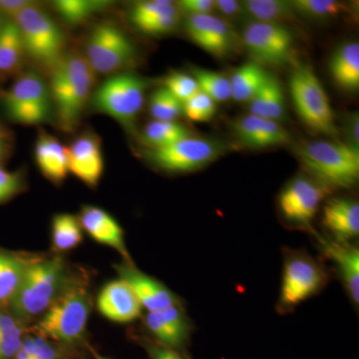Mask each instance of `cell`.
I'll return each instance as SVG.
<instances>
[{
	"label": "cell",
	"mask_w": 359,
	"mask_h": 359,
	"mask_svg": "<svg viewBox=\"0 0 359 359\" xmlns=\"http://www.w3.org/2000/svg\"><path fill=\"white\" fill-rule=\"evenodd\" d=\"M180 22H181V13H180L178 7H176L174 11L146 21V22L137 26L136 28L145 34L159 36V35L169 34V33L173 32L178 27Z\"/></svg>",
	"instance_id": "cell-42"
},
{
	"label": "cell",
	"mask_w": 359,
	"mask_h": 359,
	"mask_svg": "<svg viewBox=\"0 0 359 359\" xmlns=\"http://www.w3.org/2000/svg\"><path fill=\"white\" fill-rule=\"evenodd\" d=\"M233 133L245 147L266 149L290 143V136L282 125L273 120L247 115L233 123Z\"/></svg>",
	"instance_id": "cell-18"
},
{
	"label": "cell",
	"mask_w": 359,
	"mask_h": 359,
	"mask_svg": "<svg viewBox=\"0 0 359 359\" xmlns=\"http://www.w3.org/2000/svg\"><path fill=\"white\" fill-rule=\"evenodd\" d=\"M25 51L18 26L7 21L0 32V76H11L20 72Z\"/></svg>",
	"instance_id": "cell-29"
},
{
	"label": "cell",
	"mask_w": 359,
	"mask_h": 359,
	"mask_svg": "<svg viewBox=\"0 0 359 359\" xmlns=\"http://www.w3.org/2000/svg\"><path fill=\"white\" fill-rule=\"evenodd\" d=\"M344 133L346 135L347 145L359 149V117L358 112L344 116Z\"/></svg>",
	"instance_id": "cell-46"
},
{
	"label": "cell",
	"mask_w": 359,
	"mask_h": 359,
	"mask_svg": "<svg viewBox=\"0 0 359 359\" xmlns=\"http://www.w3.org/2000/svg\"><path fill=\"white\" fill-rule=\"evenodd\" d=\"M99 311L108 320L116 323H131L140 318V302L123 280H113L106 285L97 299Z\"/></svg>",
	"instance_id": "cell-21"
},
{
	"label": "cell",
	"mask_w": 359,
	"mask_h": 359,
	"mask_svg": "<svg viewBox=\"0 0 359 359\" xmlns=\"http://www.w3.org/2000/svg\"><path fill=\"white\" fill-rule=\"evenodd\" d=\"M53 6L66 23L80 25L112 6V2L106 0H58Z\"/></svg>",
	"instance_id": "cell-31"
},
{
	"label": "cell",
	"mask_w": 359,
	"mask_h": 359,
	"mask_svg": "<svg viewBox=\"0 0 359 359\" xmlns=\"http://www.w3.org/2000/svg\"><path fill=\"white\" fill-rule=\"evenodd\" d=\"M7 21H6V18H4V16L0 14V32H1V30L4 29V25H6V23Z\"/></svg>",
	"instance_id": "cell-48"
},
{
	"label": "cell",
	"mask_w": 359,
	"mask_h": 359,
	"mask_svg": "<svg viewBox=\"0 0 359 359\" xmlns=\"http://www.w3.org/2000/svg\"><path fill=\"white\" fill-rule=\"evenodd\" d=\"M184 115L193 122H208L217 112V103L202 91L183 104Z\"/></svg>",
	"instance_id": "cell-38"
},
{
	"label": "cell",
	"mask_w": 359,
	"mask_h": 359,
	"mask_svg": "<svg viewBox=\"0 0 359 359\" xmlns=\"http://www.w3.org/2000/svg\"><path fill=\"white\" fill-rule=\"evenodd\" d=\"M248 103L250 115L278 123L285 117V93L275 75L269 74L263 87Z\"/></svg>",
	"instance_id": "cell-25"
},
{
	"label": "cell",
	"mask_w": 359,
	"mask_h": 359,
	"mask_svg": "<svg viewBox=\"0 0 359 359\" xmlns=\"http://www.w3.org/2000/svg\"><path fill=\"white\" fill-rule=\"evenodd\" d=\"M323 224L332 240L351 242L359 235V204L351 199H332L323 208Z\"/></svg>",
	"instance_id": "cell-23"
},
{
	"label": "cell",
	"mask_w": 359,
	"mask_h": 359,
	"mask_svg": "<svg viewBox=\"0 0 359 359\" xmlns=\"http://www.w3.org/2000/svg\"><path fill=\"white\" fill-rule=\"evenodd\" d=\"M149 112L157 121H177L184 115L183 103L162 87L155 90L151 95Z\"/></svg>",
	"instance_id": "cell-37"
},
{
	"label": "cell",
	"mask_w": 359,
	"mask_h": 359,
	"mask_svg": "<svg viewBox=\"0 0 359 359\" xmlns=\"http://www.w3.org/2000/svg\"><path fill=\"white\" fill-rule=\"evenodd\" d=\"M290 4L297 16L311 20H332L351 13L346 4L335 0H294Z\"/></svg>",
	"instance_id": "cell-33"
},
{
	"label": "cell",
	"mask_w": 359,
	"mask_h": 359,
	"mask_svg": "<svg viewBox=\"0 0 359 359\" xmlns=\"http://www.w3.org/2000/svg\"><path fill=\"white\" fill-rule=\"evenodd\" d=\"M330 189L308 177H297L283 188L278 197V207L290 223L309 226Z\"/></svg>",
	"instance_id": "cell-13"
},
{
	"label": "cell",
	"mask_w": 359,
	"mask_h": 359,
	"mask_svg": "<svg viewBox=\"0 0 359 359\" xmlns=\"http://www.w3.org/2000/svg\"><path fill=\"white\" fill-rule=\"evenodd\" d=\"M185 29L194 43L217 58L228 57L237 45L233 26L214 14L187 16Z\"/></svg>",
	"instance_id": "cell-14"
},
{
	"label": "cell",
	"mask_w": 359,
	"mask_h": 359,
	"mask_svg": "<svg viewBox=\"0 0 359 359\" xmlns=\"http://www.w3.org/2000/svg\"><path fill=\"white\" fill-rule=\"evenodd\" d=\"M302 166L311 178L332 189H351L359 180V149L344 142L316 140L297 147Z\"/></svg>",
	"instance_id": "cell-4"
},
{
	"label": "cell",
	"mask_w": 359,
	"mask_h": 359,
	"mask_svg": "<svg viewBox=\"0 0 359 359\" xmlns=\"http://www.w3.org/2000/svg\"><path fill=\"white\" fill-rule=\"evenodd\" d=\"M139 340H140L141 346L147 353L150 359H189L182 351L162 346L155 340L147 339H139Z\"/></svg>",
	"instance_id": "cell-43"
},
{
	"label": "cell",
	"mask_w": 359,
	"mask_h": 359,
	"mask_svg": "<svg viewBox=\"0 0 359 359\" xmlns=\"http://www.w3.org/2000/svg\"><path fill=\"white\" fill-rule=\"evenodd\" d=\"M332 79L346 91H358L359 88V44L349 41L340 45L330 61Z\"/></svg>",
	"instance_id": "cell-26"
},
{
	"label": "cell",
	"mask_w": 359,
	"mask_h": 359,
	"mask_svg": "<svg viewBox=\"0 0 359 359\" xmlns=\"http://www.w3.org/2000/svg\"><path fill=\"white\" fill-rule=\"evenodd\" d=\"M192 76L197 81L200 91L215 102H226L231 98L230 79L215 71L194 68Z\"/></svg>",
	"instance_id": "cell-36"
},
{
	"label": "cell",
	"mask_w": 359,
	"mask_h": 359,
	"mask_svg": "<svg viewBox=\"0 0 359 359\" xmlns=\"http://www.w3.org/2000/svg\"><path fill=\"white\" fill-rule=\"evenodd\" d=\"M83 240L82 226L77 217L70 214H57L52 219V242L59 252L76 248Z\"/></svg>",
	"instance_id": "cell-32"
},
{
	"label": "cell",
	"mask_w": 359,
	"mask_h": 359,
	"mask_svg": "<svg viewBox=\"0 0 359 359\" xmlns=\"http://www.w3.org/2000/svg\"><path fill=\"white\" fill-rule=\"evenodd\" d=\"M243 42L254 62L278 66L290 62L294 51V37L287 26L252 21L243 32Z\"/></svg>",
	"instance_id": "cell-12"
},
{
	"label": "cell",
	"mask_w": 359,
	"mask_h": 359,
	"mask_svg": "<svg viewBox=\"0 0 359 359\" xmlns=\"http://www.w3.org/2000/svg\"><path fill=\"white\" fill-rule=\"evenodd\" d=\"M71 276L62 257L33 256L7 311L23 325L42 316L57 299Z\"/></svg>",
	"instance_id": "cell-1"
},
{
	"label": "cell",
	"mask_w": 359,
	"mask_h": 359,
	"mask_svg": "<svg viewBox=\"0 0 359 359\" xmlns=\"http://www.w3.org/2000/svg\"><path fill=\"white\" fill-rule=\"evenodd\" d=\"M20 33L25 55L36 65L53 69L65 55V33L46 11L36 4L13 20Z\"/></svg>",
	"instance_id": "cell-6"
},
{
	"label": "cell",
	"mask_w": 359,
	"mask_h": 359,
	"mask_svg": "<svg viewBox=\"0 0 359 359\" xmlns=\"http://www.w3.org/2000/svg\"><path fill=\"white\" fill-rule=\"evenodd\" d=\"M176 7V4H174L173 2L166 1V0L138 2L132 7L131 11H130V21L135 27H137L146 21L174 11Z\"/></svg>",
	"instance_id": "cell-39"
},
{
	"label": "cell",
	"mask_w": 359,
	"mask_h": 359,
	"mask_svg": "<svg viewBox=\"0 0 359 359\" xmlns=\"http://www.w3.org/2000/svg\"><path fill=\"white\" fill-rule=\"evenodd\" d=\"M48 84L53 110L65 131L76 127L96 85V73L79 54H65L50 71Z\"/></svg>",
	"instance_id": "cell-2"
},
{
	"label": "cell",
	"mask_w": 359,
	"mask_h": 359,
	"mask_svg": "<svg viewBox=\"0 0 359 359\" xmlns=\"http://www.w3.org/2000/svg\"><path fill=\"white\" fill-rule=\"evenodd\" d=\"M224 146L217 141L190 136L164 148H146L151 164L168 173H191L208 166L223 155Z\"/></svg>",
	"instance_id": "cell-10"
},
{
	"label": "cell",
	"mask_w": 359,
	"mask_h": 359,
	"mask_svg": "<svg viewBox=\"0 0 359 359\" xmlns=\"http://www.w3.org/2000/svg\"><path fill=\"white\" fill-rule=\"evenodd\" d=\"M321 254L334 262L347 294L355 304L359 302V250L348 242H339L316 236Z\"/></svg>",
	"instance_id": "cell-20"
},
{
	"label": "cell",
	"mask_w": 359,
	"mask_h": 359,
	"mask_svg": "<svg viewBox=\"0 0 359 359\" xmlns=\"http://www.w3.org/2000/svg\"><path fill=\"white\" fill-rule=\"evenodd\" d=\"M149 86L150 82L140 75L115 73L94 89L92 105L97 112L109 116L124 128L133 129Z\"/></svg>",
	"instance_id": "cell-5"
},
{
	"label": "cell",
	"mask_w": 359,
	"mask_h": 359,
	"mask_svg": "<svg viewBox=\"0 0 359 359\" xmlns=\"http://www.w3.org/2000/svg\"><path fill=\"white\" fill-rule=\"evenodd\" d=\"M91 311L87 283L71 276L69 283L33 327L35 335L70 347L79 344L86 332Z\"/></svg>",
	"instance_id": "cell-3"
},
{
	"label": "cell",
	"mask_w": 359,
	"mask_h": 359,
	"mask_svg": "<svg viewBox=\"0 0 359 359\" xmlns=\"http://www.w3.org/2000/svg\"><path fill=\"white\" fill-rule=\"evenodd\" d=\"M0 100L7 117L26 126L49 121L53 112L48 84L32 71L20 75L11 88L0 94Z\"/></svg>",
	"instance_id": "cell-8"
},
{
	"label": "cell",
	"mask_w": 359,
	"mask_h": 359,
	"mask_svg": "<svg viewBox=\"0 0 359 359\" xmlns=\"http://www.w3.org/2000/svg\"><path fill=\"white\" fill-rule=\"evenodd\" d=\"M35 162L45 178L59 185L69 174L67 151L53 135L40 130L34 147Z\"/></svg>",
	"instance_id": "cell-22"
},
{
	"label": "cell",
	"mask_w": 359,
	"mask_h": 359,
	"mask_svg": "<svg viewBox=\"0 0 359 359\" xmlns=\"http://www.w3.org/2000/svg\"><path fill=\"white\" fill-rule=\"evenodd\" d=\"M164 87L183 104L200 91L195 78L182 72L170 73L165 78Z\"/></svg>",
	"instance_id": "cell-40"
},
{
	"label": "cell",
	"mask_w": 359,
	"mask_h": 359,
	"mask_svg": "<svg viewBox=\"0 0 359 359\" xmlns=\"http://www.w3.org/2000/svg\"><path fill=\"white\" fill-rule=\"evenodd\" d=\"M78 219L82 230L86 231L90 237L117 250L127 263H133L125 244L122 228L109 212L95 205H87L82 207Z\"/></svg>",
	"instance_id": "cell-19"
},
{
	"label": "cell",
	"mask_w": 359,
	"mask_h": 359,
	"mask_svg": "<svg viewBox=\"0 0 359 359\" xmlns=\"http://www.w3.org/2000/svg\"><path fill=\"white\" fill-rule=\"evenodd\" d=\"M269 73L257 63L248 62L233 71L230 79L231 98L237 102H249L263 87Z\"/></svg>",
	"instance_id": "cell-27"
},
{
	"label": "cell",
	"mask_w": 359,
	"mask_h": 359,
	"mask_svg": "<svg viewBox=\"0 0 359 359\" xmlns=\"http://www.w3.org/2000/svg\"><path fill=\"white\" fill-rule=\"evenodd\" d=\"M116 271L123 280L132 290L140 302L142 308L148 313L164 311L171 306L181 304L179 297L164 283L146 275L136 268L133 263H122L115 266Z\"/></svg>",
	"instance_id": "cell-16"
},
{
	"label": "cell",
	"mask_w": 359,
	"mask_h": 359,
	"mask_svg": "<svg viewBox=\"0 0 359 359\" xmlns=\"http://www.w3.org/2000/svg\"><path fill=\"white\" fill-rule=\"evenodd\" d=\"M32 257L0 247V309H8Z\"/></svg>",
	"instance_id": "cell-24"
},
{
	"label": "cell",
	"mask_w": 359,
	"mask_h": 359,
	"mask_svg": "<svg viewBox=\"0 0 359 359\" xmlns=\"http://www.w3.org/2000/svg\"><path fill=\"white\" fill-rule=\"evenodd\" d=\"M96 359H110L108 358H103V356L96 355Z\"/></svg>",
	"instance_id": "cell-49"
},
{
	"label": "cell",
	"mask_w": 359,
	"mask_h": 359,
	"mask_svg": "<svg viewBox=\"0 0 359 359\" xmlns=\"http://www.w3.org/2000/svg\"><path fill=\"white\" fill-rule=\"evenodd\" d=\"M136 48L129 37L113 23H100L87 40L85 56L94 72L115 74L131 65Z\"/></svg>",
	"instance_id": "cell-11"
},
{
	"label": "cell",
	"mask_w": 359,
	"mask_h": 359,
	"mask_svg": "<svg viewBox=\"0 0 359 359\" xmlns=\"http://www.w3.org/2000/svg\"><path fill=\"white\" fill-rule=\"evenodd\" d=\"M65 359H78V358H74V356H68V358H65Z\"/></svg>",
	"instance_id": "cell-50"
},
{
	"label": "cell",
	"mask_w": 359,
	"mask_h": 359,
	"mask_svg": "<svg viewBox=\"0 0 359 359\" xmlns=\"http://www.w3.org/2000/svg\"><path fill=\"white\" fill-rule=\"evenodd\" d=\"M145 325L153 340L178 351L185 348L193 332V323L181 304L147 313Z\"/></svg>",
	"instance_id": "cell-17"
},
{
	"label": "cell",
	"mask_w": 359,
	"mask_h": 359,
	"mask_svg": "<svg viewBox=\"0 0 359 359\" xmlns=\"http://www.w3.org/2000/svg\"><path fill=\"white\" fill-rule=\"evenodd\" d=\"M190 136L192 132L178 121L153 120L144 128L142 142L146 148H164Z\"/></svg>",
	"instance_id": "cell-30"
},
{
	"label": "cell",
	"mask_w": 359,
	"mask_h": 359,
	"mask_svg": "<svg viewBox=\"0 0 359 359\" xmlns=\"http://www.w3.org/2000/svg\"><path fill=\"white\" fill-rule=\"evenodd\" d=\"M26 189L25 173L20 170L8 171L0 166V205L18 197Z\"/></svg>",
	"instance_id": "cell-41"
},
{
	"label": "cell",
	"mask_w": 359,
	"mask_h": 359,
	"mask_svg": "<svg viewBox=\"0 0 359 359\" xmlns=\"http://www.w3.org/2000/svg\"><path fill=\"white\" fill-rule=\"evenodd\" d=\"M66 348L39 335H25L13 359H65L68 358Z\"/></svg>",
	"instance_id": "cell-35"
},
{
	"label": "cell",
	"mask_w": 359,
	"mask_h": 359,
	"mask_svg": "<svg viewBox=\"0 0 359 359\" xmlns=\"http://www.w3.org/2000/svg\"><path fill=\"white\" fill-rule=\"evenodd\" d=\"M68 170L82 183L95 188L104 171L102 146L93 132H85L77 136L68 147Z\"/></svg>",
	"instance_id": "cell-15"
},
{
	"label": "cell",
	"mask_w": 359,
	"mask_h": 359,
	"mask_svg": "<svg viewBox=\"0 0 359 359\" xmlns=\"http://www.w3.org/2000/svg\"><path fill=\"white\" fill-rule=\"evenodd\" d=\"M25 335V325L7 309H0V359H13Z\"/></svg>",
	"instance_id": "cell-34"
},
{
	"label": "cell",
	"mask_w": 359,
	"mask_h": 359,
	"mask_svg": "<svg viewBox=\"0 0 359 359\" xmlns=\"http://www.w3.org/2000/svg\"><path fill=\"white\" fill-rule=\"evenodd\" d=\"M215 13H219L222 20L230 23V20H238L247 16L243 1L236 0H215Z\"/></svg>",
	"instance_id": "cell-44"
},
{
	"label": "cell",
	"mask_w": 359,
	"mask_h": 359,
	"mask_svg": "<svg viewBox=\"0 0 359 359\" xmlns=\"http://www.w3.org/2000/svg\"><path fill=\"white\" fill-rule=\"evenodd\" d=\"M35 4L32 0H0V14L4 18H14L25 11L26 8Z\"/></svg>",
	"instance_id": "cell-47"
},
{
	"label": "cell",
	"mask_w": 359,
	"mask_h": 359,
	"mask_svg": "<svg viewBox=\"0 0 359 359\" xmlns=\"http://www.w3.org/2000/svg\"><path fill=\"white\" fill-rule=\"evenodd\" d=\"M180 13L189 15H208L215 13V0H181L177 4Z\"/></svg>",
	"instance_id": "cell-45"
},
{
	"label": "cell",
	"mask_w": 359,
	"mask_h": 359,
	"mask_svg": "<svg viewBox=\"0 0 359 359\" xmlns=\"http://www.w3.org/2000/svg\"><path fill=\"white\" fill-rule=\"evenodd\" d=\"M247 18L256 22L285 25L297 20L290 1L283 0H247L243 1Z\"/></svg>",
	"instance_id": "cell-28"
},
{
	"label": "cell",
	"mask_w": 359,
	"mask_h": 359,
	"mask_svg": "<svg viewBox=\"0 0 359 359\" xmlns=\"http://www.w3.org/2000/svg\"><path fill=\"white\" fill-rule=\"evenodd\" d=\"M327 283V271L313 257L306 252H287L283 263L278 309L283 313L292 311L320 292Z\"/></svg>",
	"instance_id": "cell-9"
},
{
	"label": "cell",
	"mask_w": 359,
	"mask_h": 359,
	"mask_svg": "<svg viewBox=\"0 0 359 359\" xmlns=\"http://www.w3.org/2000/svg\"><path fill=\"white\" fill-rule=\"evenodd\" d=\"M290 92L294 109L306 126L327 136L339 134L327 91L311 65L294 68L290 77Z\"/></svg>",
	"instance_id": "cell-7"
}]
</instances>
